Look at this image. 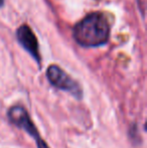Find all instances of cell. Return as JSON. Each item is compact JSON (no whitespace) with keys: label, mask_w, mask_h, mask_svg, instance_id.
Wrapping results in <instances>:
<instances>
[{"label":"cell","mask_w":147,"mask_h":148,"mask_svg":"<svg viewBox=\"0 0 147 148\" xmlns=\"http://www.w3.org/2000/svg\"><path fill=\"white\" fill-rule=\"evenodd\" d=\"M110 26L107 17L100 12H93L75 25L74 38L85 47H100L108 41Z\"/></svg>","instance_id":"cell-1"},{"label":"cell","mask_w":147,"mask_h":148,"mask_svg":"<svg viewBox=\"0 0 147 148\" xmlns=\"http://www.w3.org/2000/svg\"><path fill=\"white\" fill-rule=\"evenodd\" d=\"M7 117L10 123L15 125L17 128H20L27 132L29 136H31L34 139L36 143L37 148H49L45 141L39 135L36 125L32 123L28 112L25 110V108L21 105H14L8 110Z\"/></svg>","instance_id":"cell-2"},{"label":"cell","mask_w":147,"mask_h":148,"mask_svg":"<svg viewBox=\"0 0 147 148\" xmlns=\"http://www.w3.org/2000/svg\"><path fill=\"white\" fill-rule=\"evenodd\" d=\"M16 36L20 45L34 57V59L37 60V62H39L40 57L38 51V43L34 31L30 29V27H28L27 25H21L17 29Z\"/></svg>","instance_id":"cell-4"},{"label":"cell","mask_w":147,"mask_h":148,"mask_svg":"<svg viewBox=\"0 0 147 148\" xmlns=\"http://www.w3.org/2000/svg\"><path fill=\"white\" fill-rule=\"evenodd\" d=\"M46 78L49 82L55 88L68 92L78 100L83 98V90L80 85L59 66L55 64L49 66L46 71Z\"/></svg>","instance_id":"cell-3"},{"label":"cell","mask_w":147,"mask_h":148,"mask_svg":"<svg viewBox=\"0 0 147 148\" xmlns=\"http://www.w3.org/2000/svg\"><path fill=\"white\" fill-rule=\"evenodd\" d=\"M3 5V0H0V6Z\"/></svg>","instance_id":"cell-5"}]
</instances>
